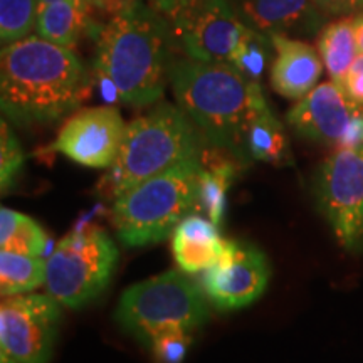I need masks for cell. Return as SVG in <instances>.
Here are the masks:
<instances>
[{
	"instance_id": "obj_1",
	"label": "cell",
	"mask_w": 363,
	"mask_h": 363,
	"mask_svg": "<svg viewBox=\"0 0 363 363\" xmlns=\"http://www.w3.org/2000/svg\"><path fill=\"white\" fill-rule=\"evenodd\" d=\"M93 69L113 101L152 106L169 84L174 35L150 0H130L99 27Z\"/></svg>"
},
{
	"instance_id": "obj_2",
	"label": "cell",
	"mask_w": 363,
	"mask_h": 363,
	"mask_svg": "<svg viewBox=\"0 0 363 363\" xmlns=\"http://www.w3.org/2000/svg\"><path fill=\"white\" fill-rule=\"evenodd\" d=\"M89 74L74 49L30 34L0 52V106L17 125H51L76 110Z\"/></svg>"
},
{
	"instance_id": "obj_3",
	"label": "cell",
	"mask_w": 363,
	"mask_h": 363,
	"mask_svg": "<svg viewBox=\"0 0 363 363\" xmlns=\"http://www.w3.org/2000/svg\"><path fill=\"white\" fill-rule=\"evenodd\" d=\"M169 84L180 110L211 147L249 160V128L254 118L269 106L261 83L247 79L229 62L184 56L172 61Z\"/></svg>"
},
{
	"instance_id": "obj_4",
	"label": "cell",
	"mask_w": 363,
	"mask_h": 363,
	"mask_svg": "<svg viewBox=\"0 0 363 363\" xmlns=\"http://www.w3.org/2000/svg\"><path fill=\"white\" fill-rule=\"evenodd\" d=\"M202 172V158H194L115 197L111 220L120 242L145 247L172 238L185 217L201 212Z\"/></svg>"
},
{
	"instance_id": "obj_5",
	"label": "cell",
	"mask_w": 363,
	"mask_h": 363,
	"mask_svg": "<svg viewBox=\"0 0 363 363\" xmlns=\"http://www.w3.org/2000/svg\"><path fill=\"white\" fill-rule=\"evenodd\" d=\"M208 145L179 104L158 101L126 125L120 153L110 167L113 197L180 163L202 158Z\"/></svg>"
},
{
	"instance_id": "obj_6",
	"label": "cell",
	"mask_w": 363,
	"mask_h": 363,
	"mask_svg": "<svg viewBox=\"0 0 363 363\" xmlns=\"http://www.w3.org/2000/svg\"><path fill=\"white\" fill-rule=\"evenodd\" d=\"M206 291L180 271H165L130 286L115 310L120 328L150 348L167 333H192L211 318Z\"/></svg>"
},
{
	"instance_id": "obj_7",
	"label": "cell",
	"mask_w": 363,
	"mask_h": 363,
	"mask_svg": "<svg viewBox=\"0 0 363 363\" xmlns=\"http://www.w3.org/2000/svg\"><path fill=\"white\" fill-rule=\"evenodd\" d=\"M118 246L96 225L74 230L48 257V294L61 306L79 310L101 296L118 264Z\"/></svg>"
},
{
	"instance_id": "obj_8",
	"label": "cell",
	"mask_w": 363,
	"mask_h": 363,
	"mask_svg": "<svg viewBox=\"0 0 363 363\" xmlns=\"http://www.w3.org/2000/svg\"><path fill=\"white\" fill-rule=\"evenodd\" d=\"M165 17L175 44L187 57L229 62L247 26L234 0H150Z\"/></svg>"
},
{
	"instance_id": "obj_9",
	"label": "cell",
	"mask_w": 363,
	"mask_h": 363,
	"mask_svg": "<svg viewBox=\"0 0 363 363\" xmlns=\"http://www.w3.org/2000/svg\"><path fill=\"white\" fill-rule=\"evenodd\" d=\"M315 197L340 246L363 251V145L337 148L321 163Z\"/></svg>"
},
{
	"instance_id": "obj_10",
	"label": "cell",
	"mask_w": 363,
	"mask_h": 363,
	"mask_svg": "<svg viewBox=\"0 0 363 363\" xmlns=\"http://www.w3.org/2000/svg\"><path fill=\"white\" fill-rule=\"evenodd\" d=\"M61 305L51 294H17L0 305V363H49Z\"/></svg>"
},
{
	"instance_id": "obj_11",
	"label": "cell",
	"mask_w": 363,
	"mask_h": 363,
	"mask_svg": "<svg viewBox=\"0 0 363 363\" xmlns=\"http://www.w3.org/2000/svg\"><path fill=\"white\" fill-rule=\"evenodd\" d=\"M271 278L266 254L240 240H225L224 251L202 278L208 301L222 311L240 310L264 294Z\"/></svg>"
},
{
	"instance_id": "obj_12",
	"label": "cell",
	"mask_w": 363,
	"mask_h": 363,
	"mask_svg": "<svg viewBox=\"0 0 363 363\" xmlns=\"http://www.w3.org/2000/svg\"><path fill=\"white\" fill-rule=\"evenodd\" d=\"M125 131L126 123L115 106L86 108L67 118L51 148L88 169H110Z\"/></svg>"
},
{
	"instance_id": "obj_13",
	"label": "cell",
	"mask_w": 363,
	"mask_h": 363,
	"mask_svg": "<svg viewBox=\"0 0 363 363\" xmlns=\"http://www.w3.org/2000/svg\"><path fill=\"white\" fill-rule=\"evenodd\" d=\"M363 111L335 81L318 84L286 115L291 130L310 142L340 147L352 121Z\"/></svg>"
},
{
	"instance_id": "obj_14",
	"label": "cell",
	"mask_w": 363,
	"mask_h": 363,
	"mask_svg": "<svg viewBox=\"0 0 363 363\" xmlns=\"http://www.w3.org/2000/svg\"><path fill=\"white\" fill-rule=\"evenodd\" d=\"M240 21L257 33L316 35L328 16L315 0H234Z\"/></svg>"
},
{
	"instance_id": "obj_15",
	"label": "cell",
	"mask_w": 363,
	"mask_h": 363,
	"mask_svg": "<svg viewBox=\"0 0 363 363\" xmlns=\"http://www.w3.org/2000/svg\"><path fill=\"white\" fill-rule=\"evenodd\" d=\"M274 59L271 62L269 81L272 89L286 99H301L313 88L323 72L320 52L311 44L286 34L269 35Z\"/></svg>"
},
{
	"instance_id": "obj_16",
	"label": "cell",
	"mask_w": 363,
	"mask_h": 363,
	"mask_svg": "<svg viewBox=\"0 0 363 363\" xmlns=\"http://www.w3.org/2000/svg\"><path fill=\"white\" fill-rule=\"evenodd\" d=\"M225 239L220 238L217 224L201 214H190L172 234V252L177 266L187 274L207 271L224 251Z\"/></svg>"
},
{
	"instance_id": "obj_17",
	"label": "cell",
	"mask_w": 363,
	"mask_h": 363,
	"mask_svg": "<svg viewBox=\"0 0 363 363\" xmlns=\"http://www.w3.org/2000/svg\"><path fill=\"white\" fill-rule=\"evenodd\" d=\"M96 7L91 0H59L39 6L35 34L62 48L74 49L86 34L96 38L99 27L94 21Z\"/></svg>"
},
{
	"instance_id": "obj_18",
	"label": "cell",
	"mask_w": 363,
	"mask_h": 363,
	"mask_svg": "<svg viewBox=\"0 0 363 363\" xmlns=\"http://www.w3.org/2000/svg\"><path fill=\"white\" fill-rule=\"evenodd\" d=\"M318 52L328 71L330 79L342 84L358 52L353 16L331 21L318 34Z\"/></svg>"
},
{
	"instance_id": "obj_19",
	"label": "cell",
	"mask_w": 363,
	"mask_h": 363,
	"mask_svg": "<svg viewBox=\"0 0 363 363\" xmlns=\"http://www.w3.org/2000/svg\"><path fill=\"white\" fill-rule=\"evenodd\" d=\"M249 160H259L271 165H288L293 162L289 140L284 126L269 106L254 118L246 138Z\"/></svg>"
},
{
	"instance_id": "obj_20",
	"label": "cell",
	"mask_w": 363,
	"mask_h": 363,
	"mask_svg": "<svg viewBox=\"0 0 363 363\" xmlns=\"http://www.w3.org/2000/svg\"><path fill=\"white\" fill-rule=\"evenodd\" d=\"M48 262L43 256L0 251V294L2 298L27 294L45 284Z\"/></svg>"
},
{
	"instance_id": "obj_21",
	"label": "cell",
	"mask_w": 363,
	"mask_h": 363,
	"mask_svg": "<svg viewBox=\"0 0 363 363\" xmlns=\"http://www.w3.org/2000/svg\"><path fill=\"white\" fill-rule=\"evenodd\" d=\"M45 242L43 227L34 219L12 208H0V251L43 256Z\"/></svg>"
},
{
	"instance_id": "obj_22",
	"label": "cell",
	"mask_w": 363,
	"mask_h": 363,
	"mask_svg": "<svg viewBox=\"0 0 363 363\" xmlns=\"http://www.w3.org/2000/svg\"><path fill=\"white\" fill-rule=\"evenodd\" d=\"M271 49L272 44L269 35L247 27L246 34L240 39L239 45L229 59V65L238 69L240 74L246 76L247 79L261 83V76L264 74L267 61H269Z\"/></svg>"
},
{
	"instance_id": "obj_23",
	"label": "cell",
	"mask_w": 363,
	"mask_h": 363,
	"mask_svg": "<svg viewBox=\"0 0 363 363\" xmlns=\"http://www.w3.org/2000/svg\"><path fill=\"white\" fill-rule=\"evenodd\" d=\"M38 0H0V40L4 45L29 38L38 24Z\"/></svg>"
},
{
	"instance_id": "obj_24",
	"label": "cell",
	"mask_w": 363,
	"mask_h": 363,
	"mask_svg": "<svg viewBox=\"0 0 363 363\" xmlns=\"http://www.w3.org/2000/svg\"><path fill=\"white\" fill-rule=\"evenodd\" d=\"M233 170L227 165L217 167L214 170L203 169L201 182V211H206L208 219L219 224L224 212L225 190L229 185Z\"/></svg>"
},
{
	"instance_id": "obj_25",
	"label": "cell",
	"mask_w": 363,
	"mask_h": 363,
	"mask_svg": "<svg viewBox=\"0 0 363 363\" xmlns=\"http://www.w3.org/2000/svg\"><path fill=\"white\" fill-rule=\"evenodd\" d=\"M24 165V152L6 120L0 123V189L7 194Z\"/></svg>"
},
{
	"instance_id": "obj_26",
	"label": "cell",
	"mask_w": 363,
	"mask_h": 363,
	"mask_svg": "<svg viewBox=\"0 0 363 363\" xmlns=\"http://www.w3.org/2000/svg\"><path fill=\"white\" fill-rule=\"evenodd\" d=\"M190 342H192V333L175 331L157 338L150 350L153 352L158 363H182L187 355Z\"/></svg>"
},
{
	"instance_id": "obj_27",
	"label": "cell",
	"mask_w": 363,
	"mask_h": 363,
	"mask_svg": "<svg viewBox=\"0 0 363 363\" xmlns=\"http://www.w3.org/2000/svg\"><path fill=\"white\" fill-rule=\"evenodd\" d=\"M345 93L350 96L357 104L363 106V54H358L355 61L343 79Z\"/></svg>"
},
{
	"instance_id": "obj_28",
	"label": "cell",
	"mask_w": 363,
	"mask_h": 363,
	"mask_svg": "<svg viewBox=\"0 0 363 363\" xmlns=\"http://www.w3.org/2000/svg\"><path fill=\"white\" fill-rule=\"evenodd\" d=\"M315 4L328 17L355 16L363 11V0H315Z\"/></svg>"
},
{
	"instance_id": "obj_29",
	"label": "cell",
	"mask_w": 363,
	"mask_h": 363,
	"mask_svg": "<svg viewBox=\"0 0 363 363\" xmlns=\"http://www.w3.org/2000/svg\"><path fill=\"white\" fill-rule=\"evenodd\" d=\"M128 2L130 0H91V4L96 7V11L110 13V17L115 16L118 11H121Z\"/></svg>"
},
{
	"instance_id": "obj_30",
	"label": "cell",
	"mask_w": 363,
	"mask_h": 363,
	"mask_svg": "<svg viewBox=\"0 0 363 363\" xmlns=\"http://www.w3.org/2000/svg\"><path fill=\"white\" fill-rule=\"evenodd\" d=\"M353 27H355L358 52L363 54V11L353 16Z\"/></svg>"
},
{
	"instance_id": "obj_31",
	"label": "cell",
	"mask_w": 363,
	"mask_h": 363,
	"mask_svg": "<svg viewBox=\"0 0 363 363\" xmlns=\"http://www.w3.org/2000/svg\"><path fill=\"white\" fill-rule=\"evenodd\" d=\"M39 6H45V4H52V2H59V0H38Z\"/></svg>"
}]
</instances>
